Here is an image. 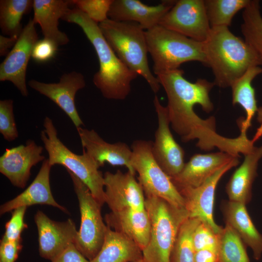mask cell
I'll return each mask as SVG.
<instances>
[{
    "label": "cell",
    "instance_id": "44dd1931",
    "mask_svg": "<svg viewBox=\"0 0 262 262\" xmlns=\"http://www.w3.org/2000/svg\"><path fill=\"white\" fill-rule=\"evenodd\" d=\"M51 167L48 159H45L30 185L21 193L0 206V215L20 207L36 204L51 206L68 213V210L57 203L52 195L49 180Z\"/></svg>",
    "mask_w": 262,
    "mask_h": 262
},
{
    "label": "cell",
    "instance_id": "60d3db41",
    "mask_svg": "<svg viewBox=\"0 0 262 262\" xmlns=\"http://www.w3.org/2000/svg\"><path fill=\"white\" fill-rule=\"evenodd\" d=\"M19 36L16 35L5 37L0 35V56H6L9 52V49H12L16 43Z\"/></svg>",
    "mask_w": 262,
    "mask_h": 262
},
{
    "label": "cell",
    "instance_id": "cb8c5ba5",
    "mask_svg": "<svg viewBox=\"0 0 262 262\" xmlns=\"http://www.w3.org/2000/svg\"><path fill=\"white\" fill-rule=\"evenodd\" d=\"M71 4V0H33V22L40 25L44 38L54 42L58 46L69 41L67 35L59 30L58 25L59 19L62 18Z\"/></svg>",
    "mask_w": 262,
    "mask_h": 262
},
{
    "label": "cell",
    "instance_id": "e0dca14e",
    "mask_svg": "<svg viewBox=\"0 0 262 262\" xmlns=\"http://www.w3.org/2000/svg\"><path fill=\"white\" fill-rule=\"evenodd\" d=\"M43 147L29 139L25 145L6 148L0 157V172L14 185L24 188L31 176L32 168L44 161Z\"/></svg>",
    "mask_w": 262,
    "mask_h": 262
},
{
    "label": "cell",
    "instance_id": "6da1fadb",
    "mask_svg": "<svg viewBox=\"0 0 262 262\" xmlns=\"http://www.w3.org/2000/svg\"><path fill=\"white\" fill-rule=\"evenodd\" d=\"M183 74L184 71L178 68L155 75L167 96L166 107L172 129L184 143L197 139L196 146L202 150L210 151L216 147L220 151L239 156L245 149L244 138L241 135L230 138L219 134L216 131L214 116L203 119L194 111L196 104L207 113L213 110L209 94L214 85L213 82L203 79L191 82Z\"/></svg>",
    "mask_w": 262,
    "mask_h": 262
},
{
    "label": "cell",
    "instance_id": "8d00e7d4",
    "mask_svg": "<svg viewBox=\"0 0 262 262\" xmlns=\"http://www.w3.org/2000/svg\"><path fill=\"white\" fill-rule=\"evenodd\" d=\"M58 47L51 40L45 38L38 40L33 48L32 57L37 63L47 62L55 55Z\"/></svg>",
    "mask_w": 262,
    "mask_h": 262
},
{
    "label": "cell",
    "instance_id": "8992f818",
    "mask_svg": "<svg viewBox=\"0 0 262 262\" xmlns=\"http://www.w3.org/2000/svg\"><path fill=\"white\" fill-rule=\"evenodd\" d=\"M145 208L150 230L148 243L142 250L143 258L146 262H170L180 227L189 217L188 212L153 196H146Z\"/></svg>",
    "mask_w": 262,
    "mask_h": 262
},
{
    "label": "cell",
    "instance_id": "7402d4cb",
    "mask_svg": "<svg viewBox=\"0 0 262 262\" xmlns=\"http://www.w3.org/2000/svg\"><path fill=\"white\" fill-rule=\"evenodd\" d=\"M221 209L225 224L229 225L250 248L256 260L262 256V235L255 226L246 205L230 200L222 201Z\"/></svg>",
    "mask_w": 262,
    "mask_h": 262
},
{
    "label": "cell",
    "instance_id": "5bb4252c",
    "mask_svg": "<svg viewBox=\"0 0 262 262\" xmlns=\"http://www.w3.org/2000/svg\"><path fill=\"white\" fill-rule=\"evenodd\" d=\"M103 176L105 203L111 212L146 209L145 194L135 175L118 170L115 173L107 171Z\"/></svg>",
    "mask_w": 262,
    "mask_h": 262
},
{
    "label": "cell",
    "instance_id": "4dcf8cb0",
    "mask_svg": "<svg viewBox=\"0 0 262 262\" xmlns=\"http://www.w3.org/2000/svg\"><path fill=\"white\" fill-rule=\"evenodd\" d=\"M201 221L197 218L189 217L182 223L172 249L170 262H194L196 250L193 235Z\"/></svg>",
    "mask_w": 262,
    "mask_h": 262
},
{
    "label": "cell",
    "instance_id": "f35d334b",
    "mask_svg": "<svg viewBox=\"0 0 262 262\" xmlns=\"http://www.w3.org/2000/svg\"><path fill=\"white\" fill-rule=\"evenodd\" d=\"M51 262H90V261L80 252L74 244H71Z\"/></svg>",
    "mask_w": 262,
    "mask_h": 262
},
{
    "label": "cell",
    "instance_id": "603a6c76",
    "mask_svg": "<svg viewBox=\"0 0 262 262\" xmlns=\"http://www.w3.org/2000/svg\"><path fill=\"white\" fill-rule=\"evenodd\" d=\"M104 219L108 227L131 239L142 250L147 245L150 223L146 209L110 212L105 214Z\"/></svg>",
    "mask_w": 262,
    "mask_h": 262
},
{
    "label": "cell",
    "instance_id": "ffe728a7",
    "mask_svg": "<svg viewBox=\"0 0 262 262\" xmlns=\"http://www.w3.org/2000/svg\"><path fill=\"white\" fill-rule=\"evenodd\" d=\"M235 158L237 157L222 151L196 154L185 164L179 174L170 178L177 189L197 187Z\"/></svg>",
    "mask_w": 262,
    "mask_h": 262
},
{
    "label": "cell",
    "instance_id": "52a82bcc",
    "mask_svg": "<svg viewBox=\"0 0 262 262\" xmlns=\"http://www.w3.org/2000/svg\"><path fill=\"white\" fill-rule=\"evenodd\" d=\"M145 34L155 75L180 68L181 65L187 62L197 61L205 65L202 42L160 25L145 31Z\"/></svg>",
    "mask_w": 262,
    "mask_h": 262
},
{
    "label": "cell",
    "instance_id": "484cf974",
    "mask_svg": "<svg viewBox=\"0 0 262 262\" xmlns=\"http://www.w3.org/2000/svg\"><path fill=\"white\" fill-rule=\"evenodd\" d=\"M143 258L142 250L135 242L107 226L101 247L90 262H133Z\"/></svg>",
    "mask_w": 262,
    "mask_h": 262
},
{
    "label": "cell",
    "instance_id": "4316f807",
    "mask_svg": "<svg viewBox=\"0 0 262 262\" xmlns=\"http://www.w3.org/2000/svg\"><path fill=\"white\" fill-rule=\"evenodd\" d=\"M262 74V68L255 66L248 68L240 78L231 84L232 103L239 104L245 110L246 117L240 122L239 126L240 132H246L251 126V121L258 108L255 97V92L252 85L253 80Z\"/></svg>",
    "mask_w": 262,
    "mask_h": 262
},
{
    "label": "cell",
    "instance_id": "ba28073f",
    "mask_svg": "<svg viewBox=\"0 0 262 262\" xmlns=\"http://www.w3.org/2000/svg\"><path fill=\"white\" fill-rule=\"evenodd\" d=\"M152 142L134 141L131 146V165L146 196L162 198L177 208H185V201L170 177L161 168L152 152Z\"/></svg>",
    "mask_w": 262,
    "mask_h": 262
},
{
    "label": "cell",
    "instance_id": "8fae6325",
    "mask_svg": "<svg viewBox=\"0 0 262 262\" xmlns=\"http://www.w3.org/2000/svg\"><path fill=\"white\" fill-rule=\"evenodd\" d=\"M153 103L158 127L152 143V154L161 168L172 178L179 174L184 166V151L171 133L166 107L161 103L157 96L154 98Z\"/></svg>",
    "mask_w": 262,
    "mask_h": 262
},
{
    "label": "cell",
    "instance_id": "30bf717a",
    "mask_svg": "<svg viewBox=\"0 0 262 262\" xmlns=\"http://www.w3.org/2000/svg\"><path fill=\"white\" fill-rule=\"evenodd\" d=\"M159 25L200 42L205 40L211 28L204 0H176Z\"/></svg>",
    "mask_w": 262,
    "mask_h": 262
},
{
    "label": "cell",
    "instance_id": "2e32d148",
    "mask_svg": "<svg viewBox=\"0 0 262 262\" xmlns=\"http://www.w3.org/2000/svg\"><path fill=\"white\" fill-rule=\"evenodd\" d=\"M40 256L52 261L70 244H74L78 230L71 219L59 222L49 218L41 211L34 215Z\"/></svg>",
    "mask_w": 262,
    "mask_h": 262
},
{
    "label": "cell",
    "instance_id": "9a60e30c",
    "mask_svg": "<svg viewBox=\"0 0 262 262\" xmlns=\"http://www.w3.org/2000/svg\"><path fill=\"white\" fill-rule=\"evenodd\" d=\"M28 84L57 105L69 117L76 128L84 125L75 103L77 92L85 86L84 77L82 73L72 71L64 74L57 83H45L32 80Z\"/></svg>",
    "mask_w": 262,
    "mask_h": 262
},
{
    "label": "cell",
    "instance_id": "f546056e",
    "mask_svg": "<svg viewBox=\"0 0 262 262\" xmlns=\"http://www.w3.org/2000/svg\"><path fill=\"white\" fill-rule=\"evenodd\" d=\"M211 28L229 27L234 16L244 9L250 0H204Z\"/></svg>",
    "mask_w": 262,
    "mask_h": 262
},
{
    "label": "cell",
    "instance_id": "d590c367",
    "mask_svg": "<svg viewBox=\"0 0 262 262\" xmlns=\"http://www.w3.org/2000/svg\"><path fill=\"white\" fill-rule=\"evenodd\" d=\"M27 208L20 207L13 211L10 219L5 224V232L2 239L13 241L22 240L21 233L27 228L24 221Z\"/></svg>",
    "mask_w": 262,
    "mask_h": 262
},
{
    "label": "cell",
    "instance_id": "ab89813d",
    "mask_svg": "<svg viewBox=\"0 0 262 262\" xmlns=\"http://www.w3.org/2000/svg\"><path fill=\"white\" fill-rule=\"evenodd\" d=\"M218 254L216 250L204 249L196 251L194 262H217Z\"/></svg>",
    "mask_w": 262,
    "mask_h": 262
},
{
    "label": "cell",
    "instance_id": "d6a6232c",
    "mask_svg": "<svg viewBox=\"0 0 262 262\" xmlns=\"http://www.w3.org/2000/svg\"><path fill=\"white\" fill-rule=\"evenodd\" d=\"M72 4L92 20L99 24L108 18L113 0H72Z\"/></svg>",
    "mask_w": 262,
    "mask_h": 262
},
{
    "label": "cell",
    "instance_id": "74e56055",
    "mask_svg": "<svg viewBox=\"0 0 262 262\" xmlns=\"http://www.w3.org/2000/svg\"><path fill=\"white\" fill-rule=\"evenodd\" d=\"M21 240H0V262L16 261L22 247Z\"/></svg>",
    "mask_w": 262,
    "mask_h": 262
},
{
    "label": "cell",
    "instance_id": "7c38bea8",
    "mask_svg": "<svg viewBox=\"0 0 262 262\" xmlns=\"http://www.w3.org/2000/svg\"><path fill=\"white\" fill-rule=\"evenodd\" d=\"M35 24L30 18L19 38L0 65V81H9L24 97L28 95L26 70L33 48L38 40Z\"/></svg>",
    "mask_w": 262,
    "mask_h": 262
},
{
    "label": "cell",
    "instance_id": "4fadbf2b",
    "mask_svg": "<svg viewBox=\"0 0 262 262\" xmlns=\"http://www.w3.org/2000/svg\"><path fill=\"white\" fill-rule=\"evenodd\" d=\"M239 163L235 158L210 177L198 187H185L178 189L185 201V208L189 217L197 218L208 224L217 234L223 227L218 225L213 216L215 189L223 176Z\"/></svg>",
    "mask_w": 262,
    "mask_h": 262
},
{
    "label": "cell",
    "instance_id": "277c9868",
    "mask_svg": "<svg viewBox=\"0 0 262 262\" xmlns=\"http://www.w3.org/2000/svg\"><path fill=\"white\" fill-rule=\"evenodd\" d=\"M104 38L120 60L147 81L153 92L160 84L151 72L148 62L145 31L137 23L120 22L109 18L98 24Z\"/></svg>",
    "mask_w": 262,
    "mask_h": 262
},
{
    "label": "cell",
    "instance_id": "5b68a950",
    "mask_svg": "<svg viewBox=\"0 0 262 262\" xmlns=\"http://www.w3.org/2000/svg\"><path fill=\"white\" fill-rule=\"evenodd\" d=\"M43 126L40 137L48 154L49 164L52 166L62 165L73 174L102 206L105 203L104 180L98 164L83 149L82 154H77L67 148L58 138L57 131L49 117L45 118Z\"/></svg>",
    "mask_w": 262,
    "mask_h": 262
},
{
    "label": "cell",
    "instance_id": "f1b7e54d",
    "mask_svg": "<svg viewBox=\"0 0 262 262\" xmlns=\"http://www.w3.org/2000/svg\"><path fill=\"white\" fill-rule=\"evenodd\" d=\"M241 25L244 40L262 59V16L260 1L250 0L243 10Z\"/></svg>",
    "mask_w": 262,
    "mask_h": 262
},
{
    "label": "cell",
    "instance_id": "1f68e13d",
    "mask_svg": "<svg viewBox=\"0 0 262 262\" xmlns=\"http://www.w3.org/2000/svg\"><path fill=\"white\" fill-rule=\"evenodd\" d=\"M217 262H250L246 245L229 225L219 233Z\"/></svg>",
    "mask_w": 262,
    "mask_h": 262
},
{
    "label": "cell",
    "instance_id": "d4e9b609",
    "mask_svg": "<svg viewBox=\"0 0 262 262\" xmlns=\"http://www.w3.org/2000/svg\"><path fill=\"white\" fill-rule=\"evenodd\" d=\"M244 156L243 162L233 172L225 188L229 200L246 205L251 199L253 183L262 158V146L254 147Z\"/></svg>",
    "mask_w": 262,
    "mask_h": 262
},
{
    "label": "cell",
    "instance_id": "7a4b0ae2",
    "mask_svg": "<svg viewBox=\"0 0 262 262\" xmlns=\"http://www.w3.org/2000/svg\"><path fill=\"white\" fill-rule=\"evenodd\" d=\"M80 26L97 54L99 70L93 77L95 85L106 98L123 100L131 90V83L138 74L117 57L103 35L98 24L75 8L69 9L62 18Z\"/></svg>",
    "mask_w": 262,
    "mask_h": 262
},
{
    "label": "cell",
    "instance_id": "e575fe53",
    "mask_svg": "<svg viewBox=\"0 0 262 262\" xmlns=\"http://www.w3.org/2000/svg\"><path fill=\"white\" fill-rule=\"evenodd\" d=\"M219 239V233H216L208 224L201 221L193 235L195 250L210 249L218 251Z\"/></svg>",
    "mask_w": 262,
    "mask_h": 262
},
{
    "label": "cell",
    "instance_id": "ac0fdd59",
    "mask_svg": "<svg viewBox=\"0 0 262 262\" xmlns=\"http://www.w3.org/2000/svg\"><path fill=\"white\" fill-rule=\"evenodd\" d=\"M77 130L83 149L99 167L107 163L112 166H124L128 171L136 174L131 163L132 149L127 144L121 142L108 143L94 130L81 127Z\"/></svg>",
    "mask_w": 262,
    "mask_h": 262
},
{
    "label": "cell",
    "instance_id": "d6986e66",
    "mask_svg": "<svg viewBox=\"0 0 262 262\" xmlns=\"http://www.w3.org/2000/svg\"><path fill=\"white\" fill-rule=\"evenodd\" d=\"M175 2L163 0L157 5L149 6L138 0H113L108 18L115 21L135 22L147 31L159 25Z\"/></svg>",
    "mask_w": 262,
    "mask_h": 262
},
{
    "label": "cell",
    "instance_id": "3957f363",
    "mask_svg": "<svg viewBox=\"0 0 262 262\" xmlns=\"http://www.w3.org/2000/svg\"><path fill=\"white\" fill-rule=\"evenodd\" d=\"M206 66L211 68L214 85L230 87L249 68L262 65V59L241 38L227 27L211 28L202 42Z\"/></svg>",
    "mask_w": 262,
    "mask_h": 262
},
{
    "label": "cell",
    "instance_id": "836d02e7",
    "mask_svg": "<svg viewBox=\"0 0 262 262\" xmlns=\"http://www.w3.org/2000/svg\"><path fill=\"white\" fill-rule=\"evenodd\" d=\"M0 132L3 138L8 142L13 141L18 137L12 99L0 101Z\"/></svg>",
    "mask_w": 262,
    "mask_h": 262
},
{
    "label": "cell",
    "instance_id": "83f0119b",
    "mask_svg": "<svg viewBox=\"0 0 262 262\" xmlns=\"http://www.w3.org/2000/svg\"><path fill=\"white\" fill-rule=\"evenodd\" d=\"M33 0H0V27L9 36H19L23 28L20 22L24 15L33 7Z\"/></svg>",
    "mask_w": 262,
    "mask_h": 262
},
{
    "label": "cell",
    "instance_id": "b9f144b4",
    "mask_svg": "<svg viewBox=\"0 0 262 262\" xmlns=\"http://www.w3.org/2000/svg\"><path fill=\"white\" fill-rule=\"evenodd\" d=\"M146 262L143 258V259H142L141 260H139L138 261H135V262Z\"/></svg>",
    "mask_w": 262,
    "mask_h": 262
},
{
    "label": "cell",
    "instance_id": "9c48e42d",
    "mask_svg": "<svg viewBox=\"0 0 262 262\" xmlns=\"http://www.w3.org/2000/svg\"><path fill=\"white\" fill-rule=\"evenodd\" d=\"M77 195L81 215V223L74 245L89 261L100 250L104 242L107 226L101 213L102 207L88 187L76 176L67 171Z\"/></svg>",
    "mask_w": 262,
    "mask_h": 262
}]
</instances>
